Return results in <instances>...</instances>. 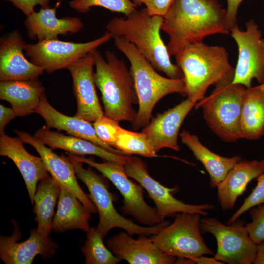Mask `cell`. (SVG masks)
Returning a JSON list of instances; mask_svg holds the SVG:
<instances>
[{"label":"cell","instance_id":"cell-5","mask_svg":"<svg viewBox=\"0 0 264 264\" xmlns=\"http://www.w3.org/2000/svg\"><path fill=\"white\" fill-rule=\"evenodd\" d=\"M175 56L183 74L187 98L197 103L205 97L211 85L234 73L222 46L198 42L185 46Z\"/></svg>","mask_w":264,"mask_h":264},{"label":"cell","instance_id":"cell-16","mask_svg":"<svg viewBox=\"0 0 264 264\" xmlns=\"http://www.w3.org/2000/svg\"><path fill=\"white\" fill-rule=\"evenodd\" d=\"M14 230L10 236L0 235V258L6 264H31L38 255L49 259L55 253L58 244L49 236L43 235L32 228L30 237L18 242L22 234L16 222L12 220Z\"/></svg>","mask_w":264,"mask_h":264},{"label":"cell","instance_id":"cell-42","mask_svg":"<svg viewBox=\"0 0 264 264\" xmlns=\"http://www.w3.org/2000/svg\"><path fill=\"white\" fill-rule=\"evenodd\" d=\"M133 3H134L137 6H140L143 4H145L147 0H131Z\"/></svg>","mask_w":264,"mask_h":264},{"label":"cell","instance_id":"cell-32","mask_svg":"<svg viewBox=\"0 0 264 264\" xmlns=\"http://www.w3.org/2000/svg\"><path fill=\"white\" fill-rule=\"evenodd\" d=\"M69 6L81 13L88 12L91 7L99 6L128 16L136 10L137 6L131 0H72Z\"/></svg>","mask_w":264,"mask_h":264},{"label":"cell","instance_id":"cell-43","mask_svg":"<svg viewBox=\"0 0 264 264\" xmlns=\"http://www.w3.org/2000/svg\"><path fill=\"white\" fill-rule=\"evenodd\" d=\"M258 87L264 89V83L257 86Z\"/></svg>","mask_w":264,"mask_h":264},{"label":"cell","instance_id":"cell-20","mask_svg":"<svg viewBox=\"0 0 264 264\" xmlns=\"http://www.w3.org/2000/svg\"><path fill=\"white\" fill-rule=\"evenodd\" d=\"M23 143L18 136L0 135V155L8 157L15 163L23 178L33 204L38 183L49 175L42 158L28 153Z\"/></svg>","mask_w":264,"mask_h":264},{"label":"cell","instance_id":"cell-39","mask_svg":"<svg viewBox=\"0 0 264 264\" xmlns=\"http://www.w3.org/2000/svg\"><path fill=\"white\" fill-rule=\"evenodd\" d=\"M17 117L12 108L6 107L2 104L0 105V135L5 134L4 129L9 122Z\"/></svg>","mask_w":264,"mask_h":264},{"label":"cell","instance_id":"cell-12","mask_svg":"<svg viewBox=\"0 0 264 264\" xmlns=\"http://www.w3.org/2000/svg\"><path fill=\"white\" fill-rule=\"evenodd\" d=\"M112 38L109 32L85 43L66 42L57 39L39 41L26 44L24 53L30 61L48 74L67 67L74 62L109 42Z\"/></svg>","mask_w":264,"mask_h":264},{"label":"cell","instance_id":"cell-37","mask_svg":"<svg viewBox=\"0 0 264 264\" xmlns=\"http://www.w3.org/2000/svg\"><path fill=\"white\" fill-rule=\"evenodd\" d=\"M11 2L16 7L22 11L26 17L34 11L37 5L42 7L49 5L50 0H4Z\"/></svg>","mask_w":264,"mask_h":264},{"label":"cell","instance_id":"cell-10","mask_svg":"<svg viewBox=\"0 0 264 264\" xmlns=\"http://www.w3.org/2000/svg\"><path fill=\"white\" fill-rule=\"evenodd\" d=\"M202 233L212 234L217 241L214 258L229 264H253L257 254V244L249 236L243 220L237 219L227 225L216 218L200 219Z\"/></svg>","mask_w":264,"mask_h":264},{"label":"cell","instance_id":"cell-9","mask_svg":"<svg viewBox=\"0 0 264 264\" xmlns=\"http://www.w3.org/2000/svg\"><path fill=\"white\" fill-rule=\"evenodd\" d=\"M201 215L179 213L174 221L152 235L154 243L163 252L176 258L194 260L214 252L201 235ZM194 261V260H193Z\"/></svg>","mask_w":264,"mask_h":264},{"label":"cell","instance_id":"cell-11","mask_svg":"<svg viewBox=\"0 0 264 264\" xmlns=\"http://www.w3.org/2000/svg\"><path fill=\"white\" fill-rule=\"evenodd\" d=\"M128 176L141 184L148 193L155 205L157 216L162 221L168 217H175L179 213H198L207 217L208 210L215 207L209 203L190 204L185 203L174 197L178 192V187L168 188L153 178L149 174L145 162L137 156H131L124 165Z\"/></svg>","mask_w":264,"mask_h":264},{"label":"cell","instance_id":"cell-34","mask_svg":"<svg viewBox=\"0 0 264 264\" xmlns=\"http://www.w3.org/2000/svg\"><path fill=\"white\" fill-rule=\"evenodd\" d=\"M257 184L251 194L244 199L242 206L228 220L227 224L231 223L251 208L264 203V173L257 178Z\"/></svg>","mask_w":264,"mask_h":264},{"label":"cell","instance_id":"cell-8","mask_svg":"<svg viewBox=\"0 0 264 264\" xmlns=\"http://www.w3.org/2000/svg\"><path fill=\"white\" fill-rule=\"evenodd\" d=\"M68 156L95 168L113 184L123 198L121 207L123 214L131 216L137 222L148 226L162 222L157 216L156 208L150 206L145 201L144 188L139 183L129 178L124 165L110 161L98 163L92 158L70 154Z\"/></svg>","mask_w":264,"mask_h":264},{"label":"cell","instance_id":"cell-19","mask_svg":"<svg viewBox=\"0 0 264 264\" xmlns=\"http://www.w3.org/2000/svg\"><path fill=\"white\" fill-rule=\"evenodd\" d=\"M26 43L14 30L0 40V81L38 79L44 69L25 57Z\"/></svg>","mask_w":264,"mask_h":264},{"label":"cell","instance_id":"cell-31","mask_svg":"<svg viewBox=\"0 0 264 264\" xmlns=\"http://www.w3.org/2000/svg\"><path fill=\"white\" fill-rule=\"evenodd\" d=\"M115 148L126 155L137 154L148 157L157 156V153L145 135L125 130L121 127Z\"/></svg>","mask_w":264,"mask_h":264},{"label":"cell","instance_id":"cell-23","mask_svg":"<svg viewBox=\"0 0 264 264\" xmlns=\"http://www.w3.org/2000/svg\"><path fill=\"white\" fill-rule=\"evenodd\" d=\"M35 113L44 118L46 126L49 128L66 131L72 136L91 141L111 153L125 154L101 140L90 122L75 116L66 115L56 110L48 101L45 92L42 96Z\"/></svg>","mask_w":264,"mask_h":264},{"label":"cell","instance_id":"cell-4","mask_svg":"<svg viewBox=\"0 0 264 264\" xmlns=\"http://www.w3.org/2000/svg\"><path fill=\"white\" fill-rule=\"evenodd\" d=\"M93 79L101 93L104 115L117 121L132 122L135 117L133 105L138 103L133 79L125 63L110 50L105 58L94 52Z\"/></svg>","mask_w":264,"mask_h":264},{"label":"cell","instance_id":"cell-18","mask_svg":"<svg viewBox=\"0 0 264 264\" xmlns=\"http://www.w3.org/2000/svg\"><path fill=\"white\" fill-rule=\"evenodd\" d=\"M197 102L188 98L151 119L141 132L157 153L165 148L180 150L177 137L185 118Z\"/></svg>","mask_w":264,"mask_h":264},{"label":"cell","instance_id":"cell-21","mask_svg":"<svg viewBox=\"0 0 264 264\" xmlns=\"http://www.w3.org/2000/svg\"><path fill=\"white\" fill-rule=\"evenodd\" d=\"M28 37L38 41L57 39L60 35L77 33L84 26L82 20L76 17L58 18L56 9L49 5L34 11L24 21Z\"/></svg>","mask_w":264,"mask_h":264},{"label":"cell","instance_id":"cell-28","mask_svg":"<svg viewBox=\"0 0 264 264\" xmlns=\"http://www.w3.org/2000/svg\"><path fill=\"white\" fill-rule=\"evenodd\" d=\"M264 135V89L246 88L239 123L240 138L257 140Z\"/></svg>","mask_w":264,"mask_h":264},{"label":"cell","instance_id":"cell-7","mask_svg":"<svg viewBox=\"0 0 264 264\" xmlns=\"http://www.w3.org/2000/svg\"><path fill=\"white\" fill-rule=\"evenodd\" d=\"M68 157L74 165L77 176L89 191L88 197L99 214L96 229L104 238L114 228H121L131 235L152 236L171 223L169 220H164L155 225L146 227L125 218L116 210L113 204L114 196L109 191L108 184L104 178L94 172L90 167L85 169L83 163Z\"/></svg>","mask_w":264,"mask_h":264},{"label":"cell","instance_id":"cell-6","mask_svg":"<svg viewBox=\"0 0 264 264\" xmlns=\"http://www.w3.org/2000/svg\"><path fill=\"white\" fill-rule=\"evenodd\" d=\"M234 73L215 85L211 93L196 104L201 108L203 118L211 130L220 139L231 142L239 139V123L246 88L233 84Z\"/></svg>","mask_w":264,"mask_h":264},{"label":"cell","instance_id":"cell-27","mask_svg":"<svg viewBox=\"0 0 264 264\" xmlns=\"http://www.w3.org/2000/svg\"><path fill=\"white\" fill-rule=\"evenodd\" d=\"M91 212L76 196L61 187L52 229L57 233L76 229L87 232Z\"/></svg>","mask_w":264,"mask_h":264},{"label":"cell","instance_id":"cell-38","mask_svg":"<svg viewBox=\"0 0 264 264\" xmlns=\"http://www.w3.org/2000/svg\"><path fill=\"white\" fill-rule=\"evenodd\" d=\"M243 0H227L226 25L228 30L237 24V16L240 4Z\"/></svg>","mask_w":264,"mask_h":264},{"label":"cell","instance_id":"cell-3","mask_svg":"<svg viewBox=\"0 0 264 264\" xmlns=\"http://www.w3.org/2000/svg\"><path fill=\"white\" fill-rule=\"evenodd\" d=\"M115 45L125 55L130 63L137 94L138 109L132 122L134 130L144 128L152 118L156 104L165 96L179 93L186 96L184 78L172 79L162 76L132 44L125 40L113 37Z\"/></svg>","mask_w":264,"mask_h":264},{"label":"cell","instance_id":"cell-40","mask_svg":"<svg viewBox=\"0 0 264 264\" xmlns=\"http://www.w3.org/2000/svg\"><path fill=\"white\" fill-rule=\"evenodd\" d=\"M257 254L254 264H264V241L257 244Z\"/></svg>","mask_w":264,"mask_h":264},{"label":"cell","instance_id":"cell-17","mask_svg":"<svg viewBox=\"0 0 264 264\" xmlns=\"http://www.w3.org/2000/svg\"><path fill=\"white\" fill-rule=\"evenodd\" d=\"M106 242L115 256L130 264H172L177 258L161 250L147 236L135 239L127 232H120Z\"/></svg>","mask_w":264,"mask_h":264},{"label":"cell","instance_id":"cell-13","mask_svg":"<svg viewBox=\"0 0 264 264\" xmlns=\"http://www.w3.org/2000/svg\"><path fill=\"white\" fill-rule=\"evenodd\" d=\"M245 27L241 30L236 24L230 30L239 51L232 83L250 88L253 79L264 83V39L253 20L245 22Z\"/></svg>","mask_w":264,"mask_h":264},{"label":"cell","instance_id":"cell-35","mask_svg":"<svg viewBox=\"0 0 264 264\" xmlns=\"http://www.w3.org/2000/svg\"><path fill=\"white\" fill-rule=\"evenodd\" d=\"M251 222L245 224L249 236L257 244L264 241V203L251 208Z\"/></svg>","mask_w":264,"mask_h":264},{"label":"cell","instance_id":"cell-2","mask_svg":"<svg viewBox=\"0 0 264 264\" xmlns=\"http://www.w3.org/2000/svg\"><path fill=\"white\" fill-rule=\"evenodd\" d=\"M163 17L151 15L146 8L135 10L125 18L115 17L107 24V31L132 44L158 71L169 78L181 79V69L173 64L160 35Z\"/></svg>","mask_w":264,"mask_h":264},{"label":"cell","instance_id":"cell-29","mask_svg":"<svg viewBox=\"0 0 264 264\" xmlns=\"http://www.w3.org/2000/svg\"><path fill=\"white\" fill-rule=\"evenodd\" d=\"M61 189L58 183L48 175L37 185L34 198V213L37 229L40 233L49 236L52 230L54 211Z\"/></svg>","mask_w":264,"mask_h":264},{"label":"cell","instance_id":"cell-22","mask_svg":"<svg viewBox=\"0 0 264 264\" xmlns=\"http://www.w3.org/2000/svg\"><path fill=\"white\" fill-rule=\"evenodd\" d=\"M46 125L40 128L34 136L51 149H60L70 154L83 156H97L104 161H110L125 165L130 160V155L111 153L86 139L51 131Z\"/></svg>","mask_w":264,"mask_h":264},{"label":"cell","instance_id":"cell-41","mask_svg":"<svg viewBox=\"0 0 264 264\" xmlns=\"http://www.w3.org/2000/svg\"><path fill=\"white\" fill-rule=\"evenodd\" d=\"M197 264H222L223 263L219 261L215 258H209L203 255L197 257L193 260Z\"/></svg>","mask_w":264,"mask_h":264},{"label":"cell","instance_id":"cell-25","mask_svg":"<svg viewBox=\"0 0 264 264\" xmlns=\"http://www.w3.org/2000/svg\"><path fill=\"white\" fill-rule=\"evenodd\" d=\"M44 92L38 79L0 82V99L11 105L17 117L35 112Z\"/></svg>","mask_w":264,"mask_h":264},{"label":"cell","instance_id":"cell-36","mask_svg":"<svg viewBox=\"0 0 264 264\" xmlns=\"http://www.w3.org/2000/svg\"><path fill=\"white\" fill-rule=\"evenodd\" d=\"M174 0H147L145 5L149 13L164 17Z\"/></svg>","mask_w":264,"mask_h":264},{"label":"cell","instance_id":"cell-15","mask_svg":"<svg viewBox=\"0 0 264 264\" xmlns=\"http://www.w3.org/2000/svg\"><path fill=\"white\" fill-rule=\"evenodd\" d=\"M94 52L74 62L66 68L72 78V88L77 102V110L74 116L90 122H94L104 115L93 79Z\"/></svg>","mask_w":264,"mask_h":264},{"label":"cell","instance_id":"cell-30","mask_svg":"<svg viewBox=\"0 0 264 264\" xmlns=\"http://www.w3.org/2000/svg\"><path fill=\"white\" fill-rule=\"evenodd\" d=\"M104 238L96 228L90 227L87 232L85 244L81 251L86 264H117L122 261L104 244Z\"/></svg>","mask_w":264,"mask_h":264},{"label":"cell","instance_id":"cell-14","mask_svg":"<svg viewBox=\"0 0 264 264\" xmlns=\"http://www.w3.org/2000/svg\"><path fill=\"white\" fill-rule=\"evenodd\" d=\"M23 143L31 145L43 160L48 173L58 183L76 196L91 213H96L94 205L79 185L74 165L69 157L60 156L47 148L34 136L23 132L15 131Z\"/></svg>","mask_w":264,"mask_h":264},{"label":"cell","instance_id":"cell-33","mask_svg":"<svg viewBox=\"0 0 264 264\" xmlns=\"http://www.w3.org/2000/svg\"><path fill=\"white\" fill-rule=\"evenodd\" d=\"M93 126L99 138L115 148L117 137L121 128L119 122L103 115L94 122Z\"/></svg>","mask_w":264,"mask_h":264},{"label":"cell","instance_id":"cell-26","mask_svg":"<svg viewBox=\"0 0 264 264\" xmlns=\"http://www.w3.org/2000/svg\"><path fill=\"white\" fill-rule=\"evenodd\" d=\"M179 135L182 143L188 147L208 173L212 188L217 187L231 168L242 159L239 155L226 157L212 152L200 142L197 136L185 130Z\"/></svg>","mask_w":264,"mask_h":264},{"label":"cell","instance_id":"cell-1","mask_svg":"<svg viewBox=\"0 0 264 264\" xmlns=\"http://www.w3.org/2000/svg\"><path fill=\"white\" fill-rule=\"evenodd\" d=\"M226 14L217 0H174L161 26L169 36L167 47L170 56L208 36L228 34Z\"/></svg>","mask_w":264,"mask_h":264},{"label":"cell","instance_id":"cell-24","mask_svg":"<svg viewBox=\"0 0 264 264\" xmlns=\"http://www.w3.org/2000/svg\"><path fill=\"white\" fill-rule=\"evenodd\" d=\"M263 173L264 159H241L236 163L217 186L218 201L221 209H232L237 198L244 193L247 184Z\"/></svg>","mask_w":264,"mask_h":264}]
</instances>
